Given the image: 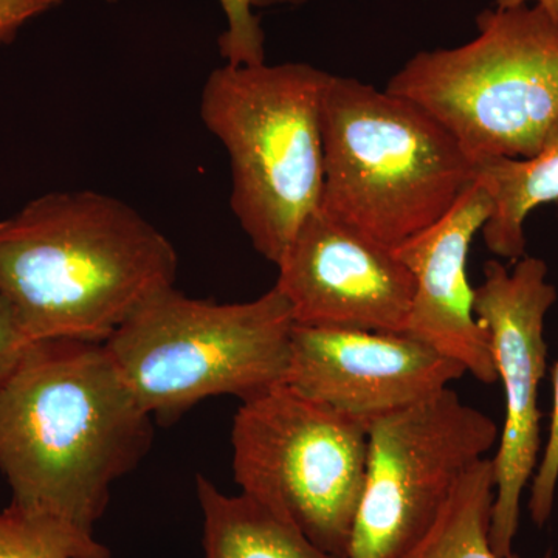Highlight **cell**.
I'll return each mask as SVG.
<instances>
[{"label": "cell", "instance_id": "17", "mask_svg": "<svg viewBox=\"0 0 558 558\" xmlns=\"http://www.w3.org/2000/svg\"><path fill=\"white\" fill-rule=\"evenodd\" d=\"M113 3L117 0H102ZM311 0H219L227 28L219 36V50L226 64L256 65L266 62L263 27L253 9L271 5H303Z\"/></svg>", "mask_w": 558, "mask_h": 558}, {"label": "cell", "instance_id": "11", "mask_svg": "<svg viewBox=\"0 0 558 558\" xmlns=\"http://www.w3.org/2000/svg\"><path fill=\"white\" fill-rule=\"evenodd\" d=\"M277 267L296 325L405 332L413 275L395 250L322 209L301 223Z\"/></svg>", "mask_w": 558, "mask_h": 558}, {"label": "cell", "instance_id": "2", "mask_svg": "<svg viewBox=\"0 0 558 558\" xmlns=\"http://www.w3.org/2000/svg\"><path fill=\"white\" fill-rule=\"evenodd\" d=\"M178 263L137 209L97 191L46 194L0 220V295L31 341L105 343L174 288Z\"/></svg>", "mask_w": 558, "mask_h": 558}, {"label": "cell", "instance_id": "5", "mask_svg": "<svg viewBox=\"0 0 558 558\" xmlns=\"http://www.w3.org/2000/svg\"><path fill=\"white\" fill-rule=\"evenodd\" d=\"M293 328L292 307L277 286L233 304L171 288L142 304L105 344L140 407L174 424L202 400L247 402L284 385Z\"/></svg>", "mask_w": 558, "mask_h": 558}, {"label": "cell", "instance_id": "7", "mask_svg": "<svg viewBox=\"0 0 558 558\" xmlns=\"http://www.w3.org/2000/svg\"><path fill=\"white\" fill-rule=\"evenodd\" d=\"M233 475L248 495L325 553L349 557L368 458V427L286 385L242 402Z\"/></svg>", "mask_w": 558, "mask_h": 558}, {"label": "cell", "instance_id": "15", "mask_svg": "<svg viewBox=\"0 0 558 558\" xmlns=\"http://www.w3.org/2000/svg\"><path fill=\"white\" fill-rule=\"evenodd\" d=\"M494 461L483 458L458 481L435 521L400 558H501L492 548ZM508 558H520L515 553Z\"/></svg>", "mask_w": 558, "mask_h": 558}, {"label": "cell", "instance_id": "14", "mask_svg": "<svg viewBox=\"0 0 558 558\" xmlns=\"http://www.w3.org/2000/svg\"><path fill=\"white\" fill-rule=\"evenodd\" d=\"M205 558H339L248 495H226L197 476Z\"/></svg>", "mask_w": 558, "mask_h": 558}, {"label": "cell", "instance_id": "4", "mask_svg": "<svg viewBox=\"0 0 558 558\" xmlns=\"http://www.w3.org/2000/svg\"><path fill=\"white\" fill-rule=\"evenodd\" d=\"M329 76L304 62L226 64L202 90V121L230 156L233 215L275 266L322 202Z\"/></svg>", "mask_w": 558, "mask_h": 558}, {"label": "cell", "instance_id": "19", "mask_svg": "<svg viewBox=\"0 0 558 558\" xmlns=\"http://www.w3.org/2000/svg\"><path fill=\"white\" fill-rule=\"evenodd\" d=\"M64 0H0V44L13 43L21 28Z\"/></svg>", "mask_w": 558, "mask_h": 558}, {"label": "cell", "instance_id": "18", "mask_svg": "<svg viewBox=\"0 0 558 558\" xmlns=\"http://www.w3.org/2000/svg\"><path fill=\"white\" fill-rule=\"evenodd\" d=\"M553 395L548 440L532 476L529 497V513L538 527L545 526L553 515L558 486V360L553 369Z\"/></svg>", "mask_w": 558, "mask_h": 558}, {"label": "cell", "instance_id": "22", "mask_svg": "<svg viewBox=\"0 0 558 558\" xmlns=\"http://www.w3.org/2000/svg\"><path fill=\"white\" fill-rule=\"evenodd\" d=\"M542 558H553V553L548 550V553H546L545 556H543Z\"/></svg>", "mask_w": 558, "mask_h": 558}, {"label": "cell", "instance_id": "6", "mask_svg": "<svg viewBox=\"0 0 558 558\" xmlns=\"http://www.w3.org/2000/svg\"><path fill=\"white\" fill-rule=\"evenodd\" d=\"M478 36L418 51L387 92L427 110L473 163L535 156L558 121V24L542 5L486 10Z\"/></svg>", "mask_w": 558, "mask_h": 558}, {"label": "cell", "instance_id": "21", "mask_svg": "<svg viewBox=\"0 0 558 558\" xmlns=\"http://www.w3.org/2000/svg\"><path fill=\"white\" fill-rule=\"evenodd\" d=\"M526 2H529V0H512V5H526ZM535 2H537V5H542L543 9L548 11L550 16H553L554 21L558 24V0H535Z\"/></svg>", "mask_w": 558, "mask_h": 558}, {"label": "cell", "instance_id": "8", "mask_svg": "<svg viewBox=\"0 0 558 558\" xmlns=\"http://www.w3.org/2000/svg\"><path fill=\"white\" fill-rule=\"evenodd\" d=\"M498 439L494 418L450 387L371 421L348 558L402 557Z\"/></svg>", "mask_w": 558, "mask_h": 558}, {"label": "cell", "instance_id": "12", "mask_svg": "<svg viewBox=\"0 0 558 558\" xmlns=\"http://www.w3.org/2000/svg\"><path fill=\"white\" fill-rule=\"evenodd\" d=\"M492 201L480 182L453 208L395 250L413 275L414 292L405 332L458 360L483 384L498 380L486 329L473 312L475 289L465 264L470 245L490 218Z\"/></svg>", "mask_w": 558, "mask_h": 558}, {"label": "cell", "instance_id": "13", "mask_svg": "<svg viewBox=\"0 0 558 558\" xmlns=\"http://www.w3.org/2000/svg\"><path fill=\"white\" fill-rule=\"evenodd\" d=\"M475 180L492 201L490 218L481 230L487 248L501 258H524V222L529 213L558 201V121L535 156L481 161Z\"/></svg>", "mask_w": 558, "mask_h": 558}, {"label": "cell", "instance_id": "1", "mask_svg": "<svg viewBox=\"0 0 558 558\" xmlns=\"http://www.w3.org/2000/svg\"><path fill=\"white\" fill-rule=\"evenodd\" d=\"M105 343L32 341L0 379V472L11 505L94 532L110 488L153 442Z\"/></svg>", "mask_w": 558, "mask_h": 558}, {"label": "cell", "instance_id": "16", "mask_svg": "<svg viewBox=\"0 0 558 558\" xmlns=\"http://www.w3.org/2000/svg\"><path fill=\"white\" fill-rule=\"evenodd\" d=\"M0 558H110V550L68 520L10 505L0 512Z\"/></svg>", "mask_w": 558, "mask_h": 558}, {"label": "cell", "instance_id": "10", "mask_svg": "<svg viewBox=\"0 0 558 558\" xmlns=\"http://www.w3.org/2000/svg\"><path fill=\"white\" fill-rule=\"evenodd\" d=\"M465 373L458 360L409 333L295 323L284 385L368 427Z\"/></svg>", "mask_w": 558, "mask_h": 558}, {"label": "cell", "instance_id": "9", "mask_svg": "<svg viewBox=\"0 0 558 558\" xmlns=\"http://www.w3.org/2000/svg\"><path fill=\"white\" fill-rule=\"evenodd\" d=\"M557 301L545 260L524 256L512 271L499 260L484 266L473 312L486 329L492 357L506 396L505 425L495 454L492 548L501 558L513 554L520 526L521 497L534 476L542 449L538 389L546 373L545 318Z\"/></svg>", "mask_w": 558, "mask_h": 558}, {"label": "cell", "instance_id": "20", "mask_svg": "<svg viewBox=\"0 0 558 558\" xmlns=\"http://www.w3.org/2000/svg\"><path fill=\"white\" fill-rule=\"evenodd\" d=\"M31 343L32 341L22 332L9 303L0 295V379L16 365L22 352Z\"/></svg>", "mask_w": 558, "mask_h": 558}, {"label": "cell", "instance_id": "3", "mask_svg": "<svg viewBox=\"0 0 558 558\" xmlns=\"http://www.w3.org/2000/svg\"><path fill=\"white\" fill-rule=\"evenodd\" d=\"M319 209L387 248L453 208L476 165L432 116L398 95L330 75L322 102Z\"/></svg>", "mask_w": 558, "mask_h": 558}]
</instances>
